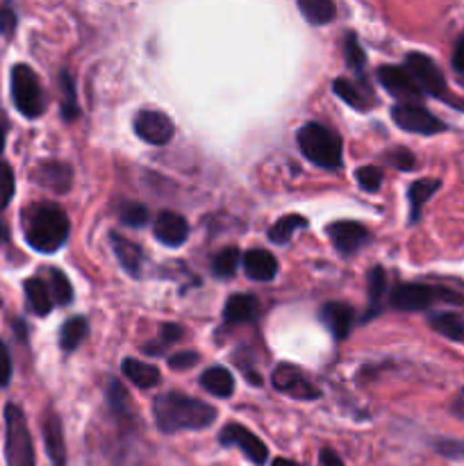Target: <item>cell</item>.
Segmentation results:
<instances>
[{
	"instance_id": "obj_2",
	"label": "cell",
	"mask_w": 464,
	"mask_h": 466,
	"mask_svg": "<svg viewBox=\"0 0 464 466\" xmlns=\"http://www.w3.org/2000/svg\"><path fill=\"white\" fill-rule=\"evenodd\" d=\"M23 235L30 248L50 255L62 248L68 239V217L59 205L36 203L23 212Z\"/></svg>"
},
{
	"instance_id": "obj_15",
	"label": "cell",
	"mask_w": 464,
	"mask_h": 466,
	"mask_svg": "<svg viewBox=\"0 0 464 466\" xmlns=\"http://www.w3.org/2000/svg\"><path fill=\"white\" fill-rule=\"evenodd\" d=\"M187 237H189V223L185 221V217L171 212V209L159 212V217L155 218V239L159 244L168 246V248H177V246L185 244Z\"/></svg>"
},
{
	"instance_id": "obj_41",
	"label": "cell",
	"mask_w": 464,
	"mask_h": 466,
	"mask_svg": "<svg viewBox=\"0 0 464 466\" xmlns=\"http://www.w3.org/2000/svg\"><path fill=\"white\" fill-rule=\"evenodd\" d=\"M9 378H12V358L5 341H0V390L9 385Z\"/></svg>"
},
{
	"instance_id": "obj_3",
	"label": "cell",
	"mask_w": 464,
	"mask_h": 466,
	"mask_svg": "<svg viewBox=\"0 0 464 466\" xmlns=\"http://www.w3.org/2000/svg\"><path fill=\"white\" fill-rule=\"evenodd\" d=\"M300 146V153L309 159L312 164L323 168H337L344 157V148H341V139L326 127L323 123H305L296 135Z\"/></svg>"
},
{
	"instance_id": "obj_33",
	"label": "cell",
	"mask_w": 464,
	"mask_h": 466,
	"mask_svg": "<svg viewBox=\"0 0 464 466\" xmlns=\"http://www.w3.org/2000/svg\"><path fill=\"white\" fill-rule=\"evenodd\" d=\"M50 296H53V303L57 305H68L73 300V287L68 282V278L64 276L59 268H50Z\"/></svg>"
},
{
	"instance_id": "obj_35",
	"label": "cell",
	"mask_w": 464,
	"mask_h": 466,
	"mask_svg": "<svg viewBox=\"0 0 464 466\" xmlns=\"http://www.w3.org/2000/svg\"><path fill=\"white\" fill-rule=\"evenodd\" d=\"M118 221H121L123 226L141 228L148 223V209H146L141 203L126 200V203H121V208H118Z\"/></svg>"
},
{
	"instance_id": "obj_24",
	"label": "cell",
	"mask_w": 464,
	"mask_h": 466,
	"mask_svg": "<svg viewBox=\"0 0 464 466\" xmlns=\"http://www.w3.org/2000/svg\"><path fill=\"white\" fill-rule=\"evenodd\" d=\"M123 373L130 382H135L141 390H150V387L159 385V371L153 364H144L135 358L123 360Z\"/></svg>"
},
{
	"instance_id": "obj_32",
	"label": "cell",
	"mask_w": 464,
	"mask_h": 466,
	"mask_svg": "<svg viewBox=\"0 0 464 466\" xmlns=\"http://www.w3.org/2000/svg\"><path fill=\"white\" fill-rule=\"evenodd\" d=\"M86 337V321L82 317H73L68 319L66 323L62 326V330H59V346H62V350H66V353H71V350H76L77 346H80V341Z\"/></svg>"
},
{
	"instance_id": "obj_11",
	"label": "cell",
	"mask_w": 464,
	"mask_h": 466,
	"mask_svg": "<svg viewBox=\"0 0 464 466\" xmlns=\"http://www.w3.org/2000/svg\"><path fill=\"white\" fill-rule=\"evenodd\" d=\"M218 440H221L223 446H237V449L244 451V455L253 464L257 466L267 464L268 449L264 446V441L259 440V437H255L253 432L248 431V428L239 426V423H230V426L223 428Z\"/></svg>"
},
{
	"instance_id": "obj_23",
	"label": "cell",
	"mask_w": 464,
	"mask_h": 466,
	"mask_svg": "<svg viewBox=\"0 0 464 466\" xmlns=\"http://www.w3.org/2000/svg\"><path fill=\"white\" fill-rule=\"evenodd\" d=\"M332 89H335V94L339 96L346 105H350V107L355 109H362V112H367V109H371L373 105H376V98H373L367 89H359L355 82L346 80V77L335 80Z\"/></svg>"
},
{
	"instance_id": "obj_25",
	"label": "cell",
	"mask_w": 464,
	"mask_h": 466,
	"mask_svg": "<svg viewBox=\"0 0 464 466\" xmlns=\"http://www.w3.org/2000/svg\"><path fill=\"white\" fill-rule=\"evenodd\" d=\"M200 385H203L209 394L217 396V399H227V396H232V391H235V380H232L230 371L223 367L207 369V371L200 376Z\"/></svg>"
},
{
	"instance_id": "obj_21",
	"label": "cell",
	"mask_w": 464,
	"mask_h": 466,
	"mask_svg": "<svg viewBox=\"0 0 464 466\" xmlns=\"http://www.w3.org/2000/svg\"><path fill=\"white\" fill-rule=\"evenodd\" d=\"M23 291H25L30 312H35L36 317H48L50 309H53V296H50L48 285L41 278H27L23 282Z\"/></svg>"
},
{
	"instance_id": "obj_43",
	"label": "cell",
	"mask_w": 464,
	"mask_h": 466,
	"mask_svg": "<svg viewBox=\"0 0 464 466\" xmlns=\"http://www.w3.org/2000/svg\"><path fill=\"white\" fill-rule=\"evenodd\" d=\"M453 71L458 73L459 80H464V30L459 35V39L455 41V50H453Z\"/></svg>"
},
{
	"instance_id": "obj_44",
	"label": "cell",
	"mask_w": 464,
	"mask_h": 466,
	"mask_svg": "<svg viewBox=\"0 0 464 466\" xmlns=\"http://www.w3.org/2000/svg\"><path fill=\"white\" fill-rule=\"evenodd\" d=\"M182 337V328L177 323H164L162 326V344H171V341H177Z\"/></svg>"
},
{
	"instance_id": "obj_31",
	"label": "cell",
	"mask_w": 464,
	"mask_h": 466,
	"mask_svg": "<svg viewBox=\"0 0 464 466\" xmlns=\"http://www.w3.org/2000/svg\"><path fill=\"white\" fill-rule=\"evenodd\" d=\"M239 262H241L239 248H235V246H227V248L218 250V253L214 255L212 273L217 278H221V280H227V278L235 276Z\"/></svg>"
},
{
	"instance_id": "obj_19",
	"label": "cell",
	"mask_w": 464,
	"mask_h": 466,
	"mask_svg": "<svg viewBox=\"0 0 464 466\" xmlns=\"http://www.w3.org/2000/svg\"><path fill=\"white\" fill-rule=\"evenodd\" d=\"M109 241H112V248H114V255H116L118 264H121L132 278H139L141 264H144V253H141L139 246H136L135 241L126 239V237L116 235V232L109 235Z\"/></svg>"
},
{
	"instance_id": "obj_13",
	"label": "cell",
	"mask_w": 464,
	"mask_h": 466,
	"mask_svg": "<svg viewBox=\"0 0 464 466\" xmlns=\"http://www.w3.org/2000/svg\"><path fill=\"white\" fill-rule=\"evenodd\" d=\"M328 237H330L332 246L337 248V253L341 255H353L355 250H359L362 246L368 244V230L358 221H337L328 226Z\"/></svg>"
},
{
	"instance_id": "obj_14",
	"label": "cell",
	"mask_w": 464,
	"mask_h": 466,
	"mask_svg": "<svg viewBox=\"0 0 464 466\" xmlns=\"http://www.w3.org/2000/svg\"><path fill=\"white\" fill-rule=\"evenodd\" d=\"M378 82L389 91L396 98H403L408 103L421 98V89L414 82V77L409 76L405 66H380L378 68Z\"/></svg>"
},
{
	"instance_id": "obj_46",
	"label": "cell",
	"mask_w": 464,
	"mask_h": 466,
	"mask_svg": "<svg viewBox=\"0 0 464 466\" xmlns=\"http://www.w3.org/2000/svg\"><path fill=\"white\" fill-rule=\"evenodd\" d=\"M271 466H300L298 462H294V460H285V458H276L271 462Z\"/></svg>"
},
{
	"instance_id": "obj_1",
	"label": "cell",
	"mask_w": 464,
	"mask_h": 466,
	"mask_svg": "<svg viewBox=\"0 0 464 466\" xmlns=\"http://www.w3.org/2000/svg\"><path fill=\"white\" fill-rule=\"evenodd\" d=\"M153 412L157 428L166 435L182 431H203V428L212 426L214 419H217V410L212 405L180 394V391H168V394L157 396Z\"/></svg>"
},
{
	"instance_id": "obj_29",
	"label": "cell",
	"mask_w": 464,
	"mask_h": 466,
	"mask_svg": "<svg viewBox=\"0 0 464 466\" xmlns=\"http://www.w3.org/2000/svg\"><path fill=\"white\" fill-rule=\"evenodd\" d=\"M300 228H308V218L300 217V214H287V217L277 218L271 228H268V239L273 244H287L291 239L296 230Z\"/></svg>"
},
{
	"instance_id": "obj_9",
	"label": "cell",
	"mask_w": 464,
	"mask_h": 466,
	"mask_svg": "<svg viewBox=\"0 0 464 466\" xmlns=\"http://www.w3.org/2000/svg\"><path fill=\"white\" fill-rule=\"evenodd\" d=\"M271 382L277 391L291 396V399L317 400L318 396H321V391L314 387V382L309 380V378L305 376L296 364H289V362H282L273 369Z\"/></svg>"
},
{
	"instance_id": "obj_42",
	"label": "cell",
	"mask_w": 464,
	"mask_h": 466,
	"mask_svg": "<svg viewBox=\"0 0 464 466\" xmlns=\"http://www.w3.org/2000/svg\"><path fill=\"white\" fill-rule=\"evenodd\" d=\"M196 362H198V355L189 353V350H187V353L173 355V358L168 360V367H171L173 371H187V369L194 367Z\"/></svg>"
},
{
	"instance_id": "obj_28",
	"label": "cell",
	"mask_w": 464,
	"mask_h": 466,
	"mask_svg": "<svg viewBox=\"0 0 464 466\" xmlns=\"http://www.w3.org/2000/svg\"><path fill=\"white\" fill-rule=\"evenodd\" d=\"M59 98H62V118L66 123L76 121L80 109H77V98H76V82H73L71 73L62 71L59 73Z\"/></svg>"
},
{
	"instance_id": "obj_17",
	"label": "cell",
	"mask_w": 464,
	"mask_h": 466,
	"mask_svg": "<svg viewBox=\"0 0 464 466\" xmlns=\"http://www.w3.org/2000/svg\"><path fill=\"white\" fill-rule=\"evenodd\" d=\"M321 321L326 323V328L330 330V335L335 339H346L353 328L355 312L348 303H341V300H332L321 308Z\"/></svg>"
},
{
	"instance_id": "obj_30",
	"label": "cell",
	"mask_w": 464,
	"mask_h": 466,
	"mask_svg": "<svg viewBox=\"0 0 464 466\" xmlns=\"http://www.w3.org/2000/svg\"><path fill=\"white\" fill-rule=\"evenodd\" d=\"M387 289V276L382 267H373L368 271V312L364 319H373L380 312V300Z\"/></svg>"
},
{
	"instance_id": "obj_6",
	"label": "cell",
	"mask_w": 464,
	"mask_h": 466,
	"mask_svg": "<svg viewBox=\"0 0 464 466\" xmlns=\"http://www.w3.org/2000/svg\"><path fill=\"white\" fill-rule=\"evenodd\" d=\"M389 300L398 312H423L435 303H462V296L450 289H441V287L403 282L391 291Z\"/></svg>"
},
{
	"instance_id": "obj_26",
	"label": "cell",
	"mask_w": 464,
	"mask_h": 466,
	"mask_svg": "<svg viewBox=\"0 0 464 466\" xmlns=\"http://www.w3.org/2000/svg\"><path fill=\"white\" fill-rule=\"evenodd\" d=\"M430 328L450 341H464V319L455 312H439L430 317Z\"/></svg>"
},
{
	"instance_id": "obj_40",
	"label": "cell",
	"mask_w": 464,
	"mask_h": 466,
	"mask_svg": "<svg viewBox=\"0 0 464 466\" xmlns=\"http://www.w3.org/2000/svg\"><path fill=\"white\" fill-rule=\"evenodd\" d=\"M18 25V16L14 12V7L9 5H0V35L3 36H12L16 32Z\"/></svg>"
},
{
	"instance_id": "obj_39",
	"label": "cell",
	"mask_w": 464,
	"mask_h": 466,
	"mask_svg": "<svg viewBox=\"0 0 464 466\" xmlns=\"http://www.w3.org/2000/svg\"><path fill=\"white\" fill-rule=\"evenodd\" d=\"M387 162L391 167L400 168V171H412V168H417V157L408 148H396L391 153H387Z\"/></svg>"
},
{
	"instance_id": "obj_38",
	"label": "cell",
	"mask_w": 464,
	"mask_h": 466,
	"mask_svg": "<svg viewBox=\"0 0 464 466\" xmlns=\"http://www.w3.org/2000/svg\"><path fill=\"white\" fill-rule=\"evenodd\" d=\"M355 177H358V185L362 187V189L378 191L380 189L385 173H382L380 167H362L358 173H355Z\"/></svg>"
},
{
	"instance_id": "obj_34",
	"label": "cell",
	"mask_w": 464,
	"mask_h": 466,
	"mask_svg": "<svg viewBox=\"0 0 464 466\" xmlns=\"http://www.w3.org/2000/svg\"><path fill=\"white\" fill-rule=\"evenodd\" d=\"M107 403L109 410H112L114 414H118V417L126 419L127 414H130V396H127V391L118 385L116 378H109L107 380Z\"/></svg>"
},
{
	"instance_id": "obj_20",
	"label": "cell",
	"mask_w": 464,
	"mask_h": 466,
	"mask_svg": "<svg viewBox=\"0 0 464 466\" xmlns=\"http://www.w3.org/2000/svg\"><path fill=\"white\" fill-rule=\"evenodd\" d=\"M259 314V303L250 294H237L223 308V319L227 323H250Z\"/></svg>"
},
{
	"instance_id": "obj_7",
	"label": "cell",
	"mask_w": 464,
	"mask_h": 466,
	"mask_svg": "<svg viewBox=\"0 0 464 466\" xmlns=\"http://www.w3.org/2000/svg\"><path fill=\"white\" fill-rule=\"evenodd\" d=\"M405 68H408L409 76L414 77V82L419 85L421 94H428L437 100H444V103L464 107V103H458V100L450 96L444 73L439 71V66H437L428 55L408 53V57H405Z\"/></svg>"
},
{
	"instance_id": "obj_47",
	"label": "cell",
	"mask_w": 464,
	"mask_h": 466,
	"mask_svg": "<svg viewBox=\"0 0 464 466\" xmlns=\"http://www.w3.org/2000/svg\"><path fill=\"white\" fill-rule=\"evenodd\" d=\"M5 137H7V130H5V126H0V155L5 150Z\"/></svg>"
},
{
	"instance_id": "obj_12",
	"label": "cell",
	"mask_w": 464,
	"mask_h": 466,
	"mask_svg": "<svg viewBox=\"0 0 464 466\" xmlns=\"http://www.w3.org/2000/svg\"><path fill=\"white\" fill-rule=\"evenodd\" d=\"M30 177L53 194H66L73 185V168L68 164L57 162V159H44V162L36 164Z\"/></svg>"
},
{
	"instance_id": "obj_36",
	"label": "cell",
	"mask_w": 464,
	"mask_h": 466,
	"mask_svg": "<svg viewBox=\"0 0 464 466\" xmlns=\"http://www.w3.org/2000/svg\"><path fill=\"white\" fill-rule=\"evenodd\" d=\"M344 55H346V64H348L350 68H355V71H358V76H359V73H362V68H364V64H367V57H364L362 46H359V41L355 39L353 32L346 36Z\"/></svg>"
},
{
	"instance_id": "obj_4",
	"label": "cell",
	"mask_w": 464,
	"mask_h": 466,
	"mask_svg": "<svg viewBox=\"0 0 464 466\" xmlns=\"http://www.w3.org/2000/svg\"><path fill=\"white\" fill-rule=\"evenodd\" d=\"M5 462L7 466H36L27 419L18 405H5Z\"/></svg>"
},
{
	"instance_id": "obj_5",
	"label": "cell",
	"mask_w": 464,
	"mask_h": 466,
	"mask_svg": "<svg viewBox=\"0 0 464 466\" xmlns=\"http://www.w3.org/2000/svg\"><path fill=\"white\" fill-rule=\"evenodd\" d=\"M9 86H12V103L18 114H23L25 118H39L45 112L44 86H41L35 68L27 64H14Z\"/></svg>"
},
{
	"instance_id": "obj_37",
	"label": "cell",
	"mask_w": 464,
	"mask_h": 466,
	"mask_svg": "<svg viewBox=\"0 0 464 466\" xmlns=\"http://www.w3.org/2000/svg\"><path fill=\"white\" fill-rule=\"evenodd\" d=\"M16 191V180H14V171L7 162H0V212L9 205Z\"/></svg>"
},
{
	"instance_id": "obj_10",
	"label": "cell",
	"mask_w": 464,
	"mask_h": 466,
	"mask_svg": "<svg viewBox=\"0 0 464 466\" xmlns=\"http://www.w3.org/2000/svg\"><path fill=\"white\" fill-rule=\"evenodd\" d=\"M135 132L146 144L164 146L176 135V126H173V121L164 112H157V109H141L135 116Z\"/></svg>"
},
{
	"instance_id": "obj_8",
	"label": "cell",
	"mask_w": 464,
	"mask_h": 466,
	"mask_svg": "<svg viewBox=\"0 0 464 466\" xmlns=\"http://www.w3.org/2000/svg\"><path fill=\"white\" fill-rule=\"evenodd\" d=\"M391 118L396 126L405 132H414V135H439L446 130V123L437 118L435 114L428 112L423 105L414 103H398L391 107Z\"/></svg>"
},
{
	"instance_id": "obj_45",
	"label": "cell",
	"mask_w": 464,
	"mask_h": 466,
	"mask_svg": "<svg viewBox=\"0 0 464 466\" xmlns=\"http://www.w3.org/2000/svg\"><path fill=\"white\" fill-rule=\"evenodd\" d=\"M321 464L323 466H344L339 455H337L332 449H323L321 451Z\"/></svg>"
},
{
	"instance_id": "obj_48",
	"label": "cell",
	"mask_w": 464,
	"mask_h": 466,
	"mask_svg": "<svg viewBox=\"0 0 464 466\" xmlns=\"http://www.w3.org/2000/svg\"><path fill=\"white\" fill-rule=\"evenodd\" d=\"M0 308H3V299H0Z\"/></svg>"
},
{
	"instance_id": "obj_16",
	"label": "cell",
	"mask_w": 464,
	"mask_h": 466,
	"mask_svg": "<svg viewBox=\"0 0 464 466\" xmlns=\"http://www.w3.org/2000/svg\"><path fill=\"white\" fill-rule=\"evenodd\" d=\"M44 444L45 453H48L53 466H66V441H64V428L62 419L57 417V412L50 410L44 419Z\"/></svg>"
},
{
	"instance_id": "obj_27",
	"label": "cell",
	"mask_w": 464,
	"mask_h": 466,
	"mask_svg": "<svg viewBox=\"0 0 464 466\" xmlns=\"http://www.w3.org/2000/svg\"><path fill=\"white\" fill-rule=\"evenodd\" d=\"M298 9L312 25H326L337 14L335 3L330 0H300Z\"/></svg>"
},
{
	"instance_id": "obj_18",
	"label": "cell",
	"mask_w": 464,
	"mask_h": 466,
	"mask_svg": "<svg viewBox=\"0 0 464 466\" xmlns=\"http://www.w3.org/2000/svg\"><path fill=\"white\" fill-rule=\"evenodd\" d=\"M244 271L250 280L255 282H268L276 278L277 273V259L273 258L268 250L253 248L244 255Z\"/></svg>"
},
{
	"instance_id": "obj_22",
	"label": "cell",
	"mask_w": 464,
	"mask_h": 466,
	"mask_svg": "<svg viewBox=\"0 0 464 466\" xmlns=\"http://www.w3.org/2000/svg\"><path fill=\"white\" fill-rule=\"evenodd\" d=\"M441 182L435 180V177H423V180H417L409 185L408 189V198H409V221L417 223L419 217H421L423 205L428 203L435 191H439Z\"/></svg>"
}]
</instances>
